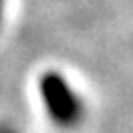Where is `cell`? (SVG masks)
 I'll use <instances>...</instances> for the list:
<instances>
[{
  "label": "cell",
  "mask_w": 133,
  "mask_h": 133,
  "mask_svg": "<svg viewBox=\"0 0 133 133\" xmlns=\"http://www.w3.org/2000/svg\"><path fill=\"white\" fill-rule=\"evenodd\" d=\"M38 94L42 97V105L50 121L56 127L74 129L83 121V115H85L83 101L62 74H42L38 79Z\"/></svg>",
  "instance_id": "obj_1"
},
{
  "label": "cell",
  "mask_w": 133,
  "mask_h": 133,
  "mask_svg": "<svg viewBox=\"0 0 133 133\" xmlns=\"http://www.w3.org/2000/svg\"><path fill=\"white\" fill-rule=\"evenodd\" d=\"M4 2L6 0H0V24H2V16H4Z\"/></svg>",
  "instance_id": "obj_2"
}]
</instances>
